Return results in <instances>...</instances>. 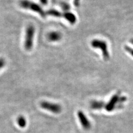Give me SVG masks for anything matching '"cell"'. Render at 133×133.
Instances as JSON below:
<instances>
[{
    "instance_id": "obj_1",
    "label": "cell",
    "mask_w": 133,
    "mask_h": 133,
    "mask_svg": "<svg viewBox=\"0 0 133 133\" xmlns=\"http://www.w3.org/2000/svg\"><path fill=\"white\" fill-rule=\"evenodd\" d=\"M35 29L32 24L28 26L26 31L24 40V48L27 51H31L33 47V38H34Z\"/></svg>"
},
{
    "instance_id": "obj_2",
    "label": "cell",
    "mask_w": 133,
    "mask_h": 133,
    "mask_svg": "<svg viewBox=\"0 0 133 133\" xmlns=\"http://www.w3.org/2000/svg\"><path fill=\"white\" fill-rule=\"evenodd\" d=\"M20 6L23 8L29 9L34 12H37L43 18L45 17V14L44 13V12L42 10V7L38 5V4L27 1V0H23V1L20 2Z\"/></svg>"
},
{
    "instance_id": "obj_3",
    "label": "cell",
    "mask_w": 133,
    "mask_h": 133,
    "mask_svg": "<svg viewBox=\"0 0 133 133\" xmlns=\"http://www.w3.org/2000/svg\"><path fill=\"white\" fill-rule=\"evenodd\" d=\"M91 45L93 48L101 49L104 59L108 60L109 58V54L108 49V45L105 41L100 39H94L91 42Z\"/></svg>"
},
{
    "instance_id": "obj_4",
    "label": "cell",
    "mask_w": 133,
    "mask_h": 133,
    "mask_svg": "<svg viewBox=\"0 0 133 133\" xmlns=\"http://www.w3.org/2000/svg\"><path fill=\"white\" fill-rule=\"evenodd\" d=\"M41 106L43 109L56 114L60 113L62 110V108L60 105L48 102H42L41 103Z\"/></svg>"
},
{
    "instance_id": "obj_5",
    "label": "cell",
    "mask_w": 133,
    "mask_h": 133,
    "mask_svg": "<svg viewBox=\"0 0 133 133\" xmlns=\"http://www.w3.org/2000/svg\"><path fill=\"white\" fill-rule=\"evenodd\" d=\"M78 116L83 127L85 129H89L90 128L91 124L85 114L82 111H79L78 112Z\"/></svg>"
},
{
    "instance_id": "obj_6",
    "label": "cell",
    "mask_w": 133,
    "mask_h": 133,
    "mask_svg": "<svg viewBox=\"0 0 133 133\" xmlns=\"http://www.w3.org/2000/svg\"><path fill=\"white\" fill-rule=\"evenodd\" d=\"M119 99V94L114 95V96L111 98L110 101L108 102V103L105 105V109L108 111H111L113 110L114 109L115 104L118 102Z\"/></svg>"
},
{
    "instance_id": "obj_7",
    "label": "cell",
    "mask_w": 133,
    "mask_h": 133,
    "mask_svg": "<svg viewBox=\"0 0 133 133\" xmlns=\"http://www.w3.org/2000/svg\"><path fill=\"white\" fill-rule=\"evenodd\" d=\"M47 38L48 41L51 42H58L61 39L62 35L59 32H51L47 34Z\"/></svg>"
},
{
    "instance_id": "obj_8",
    "label": "cell",
    "mask_w": 133,
    "mask_h": 133,
    "mask_svg": "<svg viewBox=\"0 0 133 133\" xmlns=\"http://www.w3.org/2000/svg\"><path fill=\"white\" fill-rule=\"evenodd\" d=\"M63 16L71 24H74L77 21L76 16L71 12H65Z\"/></svg>"
},
{
    "instance_id": "obj_9",
    "label": "cell",
    "mask_w": 133,
    "mask_h": 133,
    "mask_svg": "<svg viewBox=\"0 0 133 133\" xmlns=\"http://www.w3.org/2000/svg\"><path fill=\"white\" fill-rule=\"evenodd\" d=\"M104 106V103L102 101H94L91 102L90 107L93 109H100Z\"/></svg>"
},
{
    "instance_id": "obj_10",
    "label": "cell",
    "mask_w": 133,
    "mask_h": 133,
    "mask_svg": "<svg viewBox=\"0 0 133 133\" xmlns=\"http://www.w3.org/2000/svg\"><path fill=\"white\" fill-rule=\"evenodd\" d=\"M18 125L21 128H24L26 125V120L23 116H20L17 118Z\"/></svg>"
},
{
    "instance_id": "obj_11",
    "label": "cell",
    "mask_w": 133,
    "mask_h": 133,
    "mask_svg": "<svg viewBox=\"0 0 133 133\" xmlns=\"http://www.w3.org/2000/svg\"><path fill=\"white\" fill-rule=\"evenodd\" d=\"M47 14L51 16H53L54 17H61L62 16V14L60 13L59 12H58L55 10H51L48 11L47 12Z\"/></svg>"
},
{
    "instance_id": "obj_12",
    "label": "cell",
    "mask_w": 133,
    "mask_h": 133,
    "mask_svg": "<svg viewBox=\"0 0 133 133\" xmlns=\"http://www.w3.org/2000/svg\"><path fill=\"white\" fill-rule=\"evenodd\" d=\"M5 65V61L2 58H0V69L3 67V66Z\"/></svg>"
},
{
    "instance_id": "obj_13",
    "label": "cell",
    "mask_w": 133,
    "mask_h": 133,
    "mask_svg": "<svg viewBox=\"0 0 133 133\" xmlns=\"http://www.w3.org/2000/svg\"><path fill=\"white\" fill-rule=\"evenodd\" d=\"M41 2L43 4V5H45L47 3V0H40Z\"/></svg>"
}]
</instances>
